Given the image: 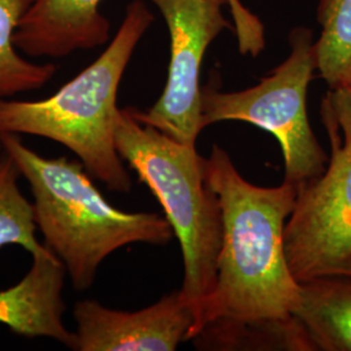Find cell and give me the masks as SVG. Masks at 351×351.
<instances>
[{
  "mask_svg": "<svg viewBox=\"0 0 351 351\" xmlns=\"http://www.w3.org/2000/svg\"><path fill=\"white\" fill-rule=\"evenodd\" d=\"M198 350L315 351L304 328L293 315L262 322L215 320L193 339Z\"/></svg>",
  "mask_w": 351,
  "mask_h": 351,
  "instance_id": "obj_12",
  "label": "cell"
},
{
  "mask_svg": "<svg viewBox=\"0 0 351 351\" xmlns=\"http://www.w3.org/2000/svg\"><path fill=\"white\" fill-rule=\"evenodd\" d=\"M322 121L330 143L326 171L298 191L284 232L298 282L339 275L351 261V101L343 88H329Z\"/></svg>",
  "mask_w": 351,
  "mask_h": 351,
  "instance_id": "obj_6",
  "label": "cell"
},
{
  "mask_svg": "<svg viewBox=\"0 0 351 351\" xmlns=\"http://www.w3.org/2000/svg\"><path fill=\"white\" fill-rule=\"evenodd\" d=\"M229 8L232 13V19L234 25L242 27V26L249 25L252 19H254V13L249 11L241 0H229Z\"/></svg>",
  "mask_w": 351,
  "mask_h": 351,
  "instance_id": "obj_16",
  "label": "cell"
},
{
  "mask_svg": "<svg viewBox=\"0 0 351 351\" xmlns=\"http://www.w3.org/2000/svg\"><path fill=\"white\" fill-rule=\"evenodd\" d=\"M3 152V145H1V139H0V154Z\"/></svg>",
  "mask_w": 351,
  "mask_h": 351,
  "instance_id": "obj_19",
  "label": "cell"
},
{
  "mask_svg": "<svg viewBox=\"0 0 351 351\" xmlns=\"http://www.w3.org/2000/svg\"><path fill=\"white\" fill-rule=\"evenodd\" d=\"M346 93H348V95H349V98H350L351 101V77H350V81H349V84H348V86L346 88H343Z\"/></svg>",
  "mask_w": 351,
  "mask_h": 351,
  "instance_id": "obj_18",
  "label": "cell"
},
{
  "mask_svg": "<svg viewBox=\"0 0 351 351\" xmlns=\"http://www.w3.org/2000/svg\"><path fill=\"white\" fill-rule=\"evenodd\" d=\"M66 271L47 247L32 256V265L16 285L0 290V324L27 339H55L75 350V333L64 323Z\"/></svg>",
  "mask_w": 351,
  "mask_h": 351,
  "instance_id": "obj_9",
  "label": "cell"
},
{
  "mask_svg": "<svg viewBox=\"0 0 351 351\" xmlns=\"http://www.w3.org/2000/svg\"><path fill=\"white\" fill-rule=\"evenodd\" d=\"M301 284L293 315L315 351H351V275L314 277Z\"/></svg>",
  "mask_w": 351,
  "mask_h": 351,
  "instance_id": "obj_11",
  "label": "cell"
},
{
  "mask_svg": "<svg viewBox=\"0 0 351 351\" xmlns=\"http://www.w3.org/2000/svg\"><path fill=\"white\" fill-rule=\"evenodd\" d=\"M20 177L14 160L3 151L0 154V249L16 245L33 256L46 246L38 241L33 203L20 190Z\"/></svg>",
  "mask_w": 351,
  "mask_h": 351,
  "instance_id": "obj_15",
  "label": "cell"
},
{
  "mask_svg": "<svg viewBox=\"0 0 351 351\" xmlns=\"http://www.w3.org/2000/svg\"><path fill=\"white\" fill-rule=\"evenodd\" d=\"M0 139L30 188L43 245L64 264L75 290L91 288L101 263L119 249L133 243L163 246L173 239L162 215L111 206L80 160L42 156L17 134L0 133Z\"/></svg>",
  "mask_w": 351,
  "mask_h": 351,
  "instance_id": "obj_2",
  "label": "cell"
},
{
  "mask_svg": "<svg viewBox=\"0 0 351 351\" xmlns=\"http://www.w3.org/2000/svg\"><path fill=\"white\" fill-rule=\"evenodd\" d=\"M101 0H36L14 34V45L30 58H65L104 45L110 21Z\"/></svg>",
  "mask_w": 351,
  "mask_h": 351,
  "instance_id": "obj_10",
  "label": "cell"
},
{
  "mask_svg": "<svg viewBox=\"0 0 351 351\" xmlns=\"http://www.w3.org/2000/svg\"><path fill=\"white\" fill-rule=\"evenodd\" d=\"M36 0H0V99L43 88L55 75L52 64L25 59L14 45V34Z\"/></svg>",
  "mask_w": 351,
  "mask_h": 351,
  "instance_id": "obj_13",
  "label": "cell"
},
{
  "mask_svg": "<svg viewBox=\"0 0 351 351\" xmlns=\"http://www.w3.org/2000/svg\"><path fill=\"white\" fill-rule=\"evenodd\" d=\"M169 30L171 62L165 88L146 112L133 108L139 121L154 126L171 138L195 146L203 130L201 68L213 39L228 27L224 7L229 0H147Z\"/></svg>",
  "mask_w": 351,
  "mask_h": 351,
  "instance_id": "obj_7",
  "label": "cell"
},
{
  "mask_svg": "<svg viewBox=\"0 0 351 351\" xmlns=\"http://www.w3.org/2000/svg\"><path fill=\"white\" fill-rule=\"evenodd\" d=\"M206 175L221 207L223 243L216 287L188 339L220 319L262 322L293 316L301 284L289 267L284 232L298 190L285 181L276 188L251 184L217 145L206 158Z\"/></svg>",
  "mask_w": 351,
  "mask_h": 351,
  "instance_id": "obj_1",
  "label": "cell"
},
{
  "mask_svg": "<svg viewBox=\"0 0 351 351\" xmlns=\"http://www.w3.org/2000/svg\"><path fill=\"white\" fill-rule=\"evenodd\" d=\"M339 275H351V261L350 263H349V265L346 267V269H345L343 272H341V274H339Z\"/></svg>",
  "mask_w": 351,
  "mask_h": 351,
  "instance_id": "obj_17",
  "label": "cell"
},
{
  "mask_svg": "<svg viewBox=\"0 0 351 351\" xmlns=\"http://www.w3.org/2000/svg\"><path fill=\"white\" fill-rule=\"evenodd\" d=\"M288 58L252 88L224 93L211 85L201 90L202 126L245 121L271 133L284 156V181L300 191L326 171L329 155L308 121L307 90L316 69L315 40L308 27L289 36Z\"/></svg>",
  "mask_w": 351,
  "mask_h": 351,
  "instance_id": "obj_5",
  "label": "cell"
},
{
  "mask_svg": "<svg viewBox=\"0 0 351 351\" xmlns=\"http://www.w3.org/2000/svg\"><path fill=\"white\" fill-rule=\"evenodd\" d=\"M114 142L123 160L162 204L181 245L185 276L180 291L195 326L216 287L223 243L221 207L207 181L206 158L195 146L139 121L133 107L120 108Z\"/></svg>",
  "mask_w": 351,
  "mask_h": 351,
  "instance_id": "obj_4",
  "label": "cell"
},
{
  "mask_svg": "<svg viewBox=\"0 0 351 351\" xmlns=\"http://www.w3.org/2000/svg\"><path fill=\"white\" fill-rule=\"evenodd\" d=\"M317 23L316 69L330 90L345 88L351 77V0H319Z\"/></svg>",
  "mask_w": 351,
  "mask_h": 351,
  "instance_id": "obj_14",
  "label": "cell"
},
{
  "mask_svg": "<svg viewBox=\"0 0 351 351\" xmlns=\"http://www.w3.org/2000/svg\"><path fill=\"white\" fill-rule=\"evenodd\" d=\"M73 316L77 351H173L194 326L180 290L134 313L84 300L75 303Z\"/></svg>",
  "mask_w": 351,
  "mask_h": 351,
  "instance_id": "obj_8",
  "label": "cell"
},
{
  "mask_svg": "<svg viewBox=\"0 0 351 351\" xmlns=\"http://www.w3.org/2000/svg\"><path fill=\"white\" fill-rule=\"evenodd\" d=\"M154 21L146 0H133L101 56L46 99H0V133L51 139L72 151L88 175L117 193L132 177L116 149L117 91L139 40Z\"/></svg>",
  "mask_w": 351,
  "mask_h": 351,
  "instance_id": "obj_3",
  "label": "cell"
}]
</instances>
